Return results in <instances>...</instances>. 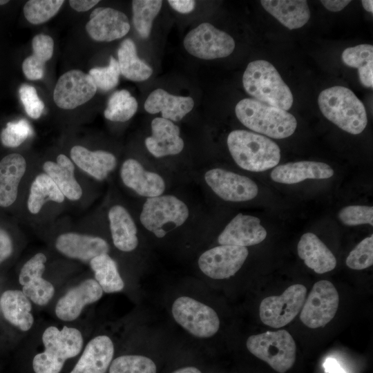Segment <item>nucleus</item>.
Here are the masks:
<instances>
[{
	"label": "nucleus",
	"instance_id": "1",
	"mask_svg": "<svg viewBox=\"0 0 373 373\" xmlns=\"http://www.w3.org/2000/svg\"><path fill=\"white\" fill-rule=\"evenodd\" d=\"M229 151L242 169L260 172L276 166L280 149L271 139L245 130L231 131L227 140Z\"/></svg>",
	"mask_w": 373,
	"mask_h": 373
},
{
	"label": "nucleus",
	"instance_id": "2",
	"mask_svg": "<svg viewBox=\"0 0 373 373\" xmlns=\"http://www.w3.org/2000/svg\"><path fill=\"white\" fill-rule=\"evenodd\" d=\"M242 84L245 91L258 102L285 111L293 104L291 90L276 68L265 60L248 64L242 76Z\"/></svg>",
	"mask_w": 373,
	"mask_h": 373
},
{
	"label": "nucleus",
	"instance_id": "3",
	"mask_svg": "<svg viewBox=\"0 0 373 373\" xmlns=\"http://www.w3.org/2000/svg\"><path fill=\"white\" fill-rule=\"evenodd\" d=\"M318 103L323 115L341 129L357 135L367 123L364 104L349 88L335 86L321 92Z\"/></svg>",
	"mask_w": 373,
	"mask_h": 373
},
{
	"label": "nucleus",
	"instance_id": "4",
	"mask_svg": "<svg viewBox=\"0 0 373 373\" xmlns=\"http://www.w3.org/2000/svg\"><path fill=\"white\" fill-rule=\"evenodd\" d=\"M239 121L248 128L275 139L291 135L297 126L295 117L287 111L254 99L245 98L235 108Z\"/></svg>",
	"mask_w": 373,
	"mask_h": 373
},
{
	"label": "nucleus",
	"instance_id": "5",
	"mask_svg": "<svg viewBox=\"0 0 373 373\" xmlns=\"http://www.w3.org/2000/svg\"><path fill=\"white\" fill-rule=\"evenodd\" d=\"M45 351L37 354L32 361L35 373H59L65 361L77 356L83 345L80 332L72 327H48L42 335Z\"/></svg>",
	"mask_w": 373,
	"mask_h": 373
},
{
	"label": "nucleus",
	"instance_id": "6",
	"mask_svg": "<svg viewBox=\"0 0 373 373\" xmlns=\"http://www.w3.org/2000/svg\"><path fill=\"white\" fill-rule=\"evenodd\" d=\"M189 216L186 204L172 195L147 198L140 220L143 227L161 238L173 228L182 225Z\"/></svg>",
	"mask_w": 373,
	"mask_h": 373
},
{
	"label": "nucleus",
	"instance_id": "7",
	"mask_svg": "<svg viewBox=\"0 0 373 373\" xmlns=\"http://www.w3.org/2000/svg\"><path fill=\"white\" fill-rule=\"evenodd\" d=\"M246 345L253 355L279 373L286 372L294 364L296 345L285 329L250 336Z\"/></svg>",
	"mask_w": 373,
	"mask_h": 373
},
{
	"label": "nucleus",
	"instance_id": "8",
	"mask_svg": "<svg viewBox=\"0 0 373 373\" xmlns=\"http://www.w3.org/2000/svg\"><path fill=\"white\" fill-rule=\"evenodd\" d=\"M175 321L185 330L198 338H209L217 333L220 319L209 306L188 296L178 298L172 305Z\"/></svg>",
	"mask_w": 373,
	"mask_h": 373
},
{
	"label": "nucleus",
	"instance_id": "9",
	"mask_svg": "<svg viewBox=\"0 0 373 373\" xmlns=\"http://www.w3.org/2000/svg\"><path fill=\"white\" fill-rule=\"evenodd\" d=\"M184 46L193 56L209 60L231 55L235 48V41L227 32L209 23H202L187 33Z\"/></svg>",
	"mask_w": 373,
	"mask_h": 373
},
{
	"label": "nucleus",
	"instance_id": "10",
	"mask_svg": "<svg viewBox=\"0 0 373 373\" xmlns=\"http://www.w3.org/2000/svg\"><path fill=\"white\" fill-rule=\"evenodd\" d=\"M306 294V287L303 285L296 284L287 287L280 296L265 298L259 307L261 321L273 328L287 325L302 309Z\"/></svg>",
	"mask_w": 373,
	"mask_h": 373
},
{
	"label": "nucleus",
	"instance_id": "11",
	"mask_svg": "<svg viewBox=\"0 0 373 373\" xmlns=\"http://www.w3.org/2000/svg\"><path fill=\"white\" fill-rule=\"evenodd\" d=\"M338 303V294L334 285L328 280H319L305 300L300 319L312 329L324 327L334 318Z\"/></svg>",
	"mask_w": 373,
	"mask_h": 373
},
{
	"label": "nucleus",
	"instance_id": "12",
	"mask_svg": "<svg viewBox=\"0 0 373 373\" xmlns=\"http://www.w3.org/2000/svg\"><path fill=\"white\" fill-rule=\"evenodd\" d=\"M248 254L247 247L219 245L203 252L198 262L202 272L208 277L225 279L241 268Z\"/></svg>",
	"mask_w": 373,
	"mask_h": 373
},
{
	"label": "nucleus",
	"instance_id": "13",
	"mask_svg": "<svg viewBox=\"0 0 373 373\" xmlns=\"http://www.w3.org/2000/svg\"><path fill=\"white\" fill-rule=\"evenodd\" d=\"M97 89L89 74L79 70H70L58 79L53 99L56 105L62 109H74L91 99Z\"/></svg>",
	"mask_w": 373,
	"mask_h": 373
},
{
	"label": "nucleus",
	"instance_id": "14",
	"mask_svg": "<svg viewBox=\"0 0 373 373\" xmlns=\"http://www.w3.org/2000/svg\"><path fill=\"white\" fill-rule=\"evenodd\" d=\"M204 180L211 189L226 201H248L258 193V186L252 180L222 169L207 171Z\"/></svg>",
	"mask_w": 373,
	"mask_h": 373
},
{
	"label": "nucleus",
	"instance_id": "15",
	"mask_svg": "<svg viewBox=\"0 0 373 373\" xmlns=\"http://www.w3.org/2000/svg\"><path fill=\"white\" fill-rule=\"evenodd\" d=\"M85 28L93 39L112 41L128 32L130 23L124 12L112 8L99 7L92 11Z\"/></svg>",
	"mask_w": 373,
	"mask_h": 373
},
{
	"label": "nucleus",
	"instance_id": "16",
	"mask_svg": "<svg viewBox=\"0 0 373 373\" xmlns=\"http://www.w3.org/2000/svg\"><path fill=\"white\" fill-rule=\"evenodd\" d=\"M46 260L44 254H36L23 265L19 276L23 293L39 305L47 304L55 293L53 285L42 278Z\"/></svg>",
	"mask_w": 373,
	"mask_h": 373
},
{
	"label": "nucleus",
	"instance_id": "17",
	"mask_svg": "<svg viewBox=\"0 0 373 373\" xmlns=\"http://www.w3.org/2000/svg\"><path fill=\"white\" fill-rule=\"evenodd\" d=\"M267 236L258 218L238 213L225 227L218 238L220 245L252 246L262 242Z\"/></svg>",
	"mask_w": 373,
	"mask_h": 373
},
{
	"label": "nucleus",
	"instance_id": "18",
	"mask_svg": "<svg viewBox=\"0 0 373 373\" xmlns=\"http://www.w3.org/2000/svg\"><path fill=\"white\" fill-rule=\"evenodd\" d=\"M55 247L64 256L86 262L109 251V245L104 239L76 232L60 234L56 239Z\"/></svg>",
	"mask_w": 373,
	"mask_h": 373
},
{
	"label": "nucleus",
	"instance_id": "19",
	"mask_svg": "<svg viewBox=\"0 0 373 373\" xmlns=\"http://www.w3.org/2000/svg\"><path fill=\"white\" fill-rule=\"evenodd\" d=\"M151 136L145 139V146L155 157L179 154L184 149V141L180 136V128L172 121L155 117L151 122Z\"/></svg>",
	"mask_w": 373,
	"mask_h": 373
},
{
	"label": "nucleus",
	"instance_id": "20",
	"mask_svg": "<svg viewBox=\"0 0 373 373\" xmlns=\"http://www.w3.org/2000/svg\"><path fill=\"white\" fill-rule=\"evenodd\" d=\"M120 178L125 186L141 196L147 198L162 195L165 190L164 179L157 173L145 170L136 160H126L120 169Z\"/></svg>",
	"mask_w": 373,
	"mask_h": 373
},
{
	"label": "nucleus",
	"instance_id": "21",
	"mask_svg": "<svg viewBox=\"0 0 373 373\" xmlns=\"http://www.w3.org/2000/svg\"><path fill=\"white\" fill-rule=\"evenodd\" d=\"M103 290L95 280L87 279L71 289L57 302L55 314L61 320L70 321L76 319L83 308L97 301Z\"/></svg>",
	"mask_w": 373,
	"mask_h": 373
},
{
	"label": "nucleus",
	"instance_id": "22",
	"mask_svg": "<svg viewBox=\"0 0 373 373\" xmlns=\"http://www.w3.org/2000/svg\"><path fill=\"white\" fill-rule=\"evenodd\" d=\"M114 354L111 339L98 336L88 342L70 373H106Z\"/></svg>",
	"mask_w": 373,
	"mask_h": 373
},
{
	"label": "nucleus",
	"instance_id": "23",
	"mask_svg": "<svg viewBox=\"0 0 373 373\" xmlns=\"http://www.w3.org/2000/svg\"><path fill=\"white\" fill-rule=\"evenodd\" d=\"M70 157L79 169L99 181L105 180L117 166V159L113 153L102 150L90 151L80 145L71 148Z\"/></svg>",
	"mask_w": 373,
	"mask_h": 373
},
{
	"label": "nucleus",
	"instance_id": "24",
	"mask_svg": "<svg viewBox=\"0 0 373 373\" xmlns=\"http://www.w3.org/2000/svg\"><path fill=\"white\" fill-rule=\"evenodd\" d=\"M25 157L10 153L0 161V207H8L17 200L19 186L26 171Z\"/></svg>",
	"mask_w": 373,
	"mask_h": 373
},
{
	"label": "nucleus",
	"instance_id": "25",
	"mask_svg": "<svg viewBox=\"0 0 373 373\" xmlns=\"http://www.w3.org/2000/svg\"><path fill=\"white\" fill-rule=\"evenodd\" d=\"M42 169L66 198L70 201H78L82 198L83 190L75 178V164L67 155L61 153L57 156L55 161H46Z\"/></svg>",
	"mask_w": 373,
	"mask_h": 373
},
{
	"label": "nucleus",
	"instance_id": "26",
	"mask_svg": "<svg viewBox=\"0 0 373 373\" xmlns=\"http://www.w3.org/2000/svg\"><path fill=\"white\" fill-rule=\"evenodd\" d=\"M333 175V169L325 163L300 161L276 166L270 177L274 182L291 184L306 179H327Z\"/></svg>",
	"mask_w": 373,
	"mask_h": 373
},
{
	"label": "nucleus",
	"instance_id": "27",
	"mask_svg": "<svg viewBox=\"0 0 373 373\" xmlns=\"http://www.w3.org/2000/svg\"><path fill=\"white\" fill-rule=\"evenodd\" d=\"M191 97L177 96L157 88L152 91L144 102V109L151 114L162 113V117L180 121L193 108Z\"/></svg>",
	"mask_w": 373,
	"mask_h": 373
},
{
	"label": "nucleus",
	"instance_id": "28",
	"mask_svg": "<svg viewBox=\"0 0 373 373\" xmlns=\"http://www.w3.org/2000/svg\"><path fill=\"white\" fill-rule=\"evenodd\" d=\"M113 242L124 252L133 251L138 245L137 229L127 209L122 205L112 206L108 212Z\"/></svg>",
	"mask_w": 373,
	"mask_h": 373
},
{
	"label": "nucleus",
	"instance_id": "29",
	"mask_svg": "<svg viewBox=\"0 0 373 373\" xmlns=\"http://www.w3.org/2000/svg\"><path fill=\"white\" fill-rule=\"evenodd\" d=\"M298 256L317 274L333 270L336 259L327 247L313 233H304L297 247Z\"/></svg>",
	"mask_w": 373,
	"mask_h": 373
},
{
	"label": "nucleus",
	"instance_id": "30",
	"mask_svg": "<svg viewBox=\"0 0 373 373\" xmlns=\"http://www.w3.org/2000/svg\"><path fill=\"white\" fill-rule=\"evenodd\" d=\"M264 9L289 30L303 27L310 18L305 0H262Z\"/></svg>",
	"mask_w": 373,
	"mask_h": 373
},
{
	"label": "nucleus",
	"instance_id": "31",
	"mask_svg": "<svg viewBox=\"0 0 373 373\" xmlns=\"http://www.w3.org/2000/svg\"><path fill=\"white\" fill-rule=\"evenodd\" d=\"M1 311L5 318L22 331L30 329L34 318L31 314V303L23 291L8 290L0 299Z\"/></svg>",
	"mask_w": 373,
	"mask_h": 373
},
{
	"label": "nucleus",
	"instance_id": "32",
	"mask_svg": "<svg viewBox=\"0 0 373 373\" xmlns=\"http://www.w3.org/2000/svg\"><path fill=\"white\" fill-rule=\"evenodd\" d=\"M66 198L54 181L45 173L36 175L32 181L27 199V209L32 215L38 214L48 202L63 203Z\"/></svg>",
	"mask_w": 373,
	"mask_h": 373
},
{
	"label": "nucleus",
	"instance_id": "33",
	"mask_svg": "<svg viewBox=\"0 0 373 373\" xmlns=\"http://www.w3.org/2000/svg\"><path fill=\"white\" fill-rule=\"evenodd\" d=\"M120 73L126 79L134 82L148 79L153 69L137 55L136 46L131 39H124L117 50Z\"/></svg>",
	"mask_w": 373,
	"mask_h": 373
},
{
	"label": "nucleus",
	"instance_id": "34",
	"mask_svg": "<svg viewBox=\"0 0 373 373\" xmlns=\"http://www.w3.org/2000/svg\"><path fill=\"white\" fill-rule=\"evenodd\" d=\"M342 61L347 66L356 68L361 84L367 88L373 87V46L360 44L345 48Z\"/></svg>",
	"mask_w": 373,
	"mask_h": 373
},
{
	"label": "nucleus",
	"instance_id": "35",
	"mask_svg": "<svg viewBox=\"0 0 373 373\" xmlns=\"http://www.w3.org/2000/svg\"><path fill=\"white\" fill-rule=\"evenodd\" d=\"M95 280L106 293L117 292L123 289L124 284L115 260L108 254H102L90 261Z\"/></svg>",
	"mask_w": 373,
	"mask_h": 373
},
{
	"label": "nucleus",
	"instance_id": "36",
	"mask_svg": "<svg viewBox=\"0 0 373 373\" xmlns=\"http://www.w3.org/2000/svg\"><path fill=\"white\" fill-rule=\"evenodd\" d=\"M137 106L136 99L128 90H117L109 97L104 115L110 121L124 122L135 115Z\"/></svg>",
	"mask_w": 373,
	"mask_h": 373
},
{
	"label": "nucleus",
	"instance_id": "37",
	"mask_svg": "<svg viewBox=\"0 0 373 373\" xmlns=\"http://www.w3.org/2000/svg\"><path fill=\"white\" fill-rule=\"evenodd\" d=\"M162 6L161 0L132 1L133 23L136 31L144 39L149 37L153 21Z\"/></svg>",
	"mask_w": 373,
	"mask_h": 373
},
{
	"label": "nucleus",
	"instance_id": "38",
	"mask_svg": "<svg viewBox=\"0 0 373 373\" xmlns=\"http://www.w3.org/2000/svg\"><path fill=\"white\" fill-rule=\"evenodd\" d=\"M64 3L63 0H30L23 6V14L30 23L41 24L54 17Z\"/></svg>",
	"mask_w": 373,
	"mask_h": 373
},
{
	"label": "nucleus",
	"instance_id": "39",
	"mask_svg": "<svg viewBox=\"0 0 373 373\" xmlns=\"http://www.w3.org/2000/svg\"><path fill=\"white\" fill-rule=\"evenodd\" d=\"M109 373H156V365L144 356L124 355L111 362Z\"/></svg>",
	"mask_w": 373,
	"mask_h": 373
},
{
	"label": "nucleus",
	"instance_id": "40",
	"mask_svg": "<svg viewBox=\"0 0 373 373\" xmlns=\"http://www.w3.org/2000/svg\"><path fill=\"white\" fill-rule=\"evenodd\" d=\"M33 133L29 122L24 119L10 122L0 134L2 144L7 147L15 148L20 146Z\"/></svg>",
	"mask_w": 373,
	"mask_h": 373
},
{
	"label": "nucleus",
	"instance_id": "41",
	"mask_svg": "<svg viewBox=\"0 0 373 373\" xmlns=\"http://www.w3.org/2000/svg\"><path fill=\"white\" fill-rule=\"evenodd\" d=\"M88 74L97 88L108 91L118 84L121 73L117 61L111 56L107 66L91 68Z\"/></svg>",
	"mask_w": 373,
	"mask_h": 373
},
{
	"label": "nucleus",
	"instance_id": "42",
	"mask_svg": "<svg viewBox=\"0 0 373 373\" xmlns=\"http://www.w3.org/2000/svg\"><path fill=\"white\" fill-rule=\"evenodd\" d=\"M373 264V236L371 235L361 241L350 253L346 265L355 270L365 269Z\"/></svg>",
	"mask_w": 373,
	"mask_h": 373
},
{
	"label": "nucleus",
	"instance_id": "43",
	"mask_svg": "<svg viewBox=\"0 0 373 373\" xmlns=\"http://www.w3.org/2000/svg\"><path fill=\"white\" fill-rule=\"evenodd\" d=\"M340 221L347 226L369 224L373 225V207L352 205L342 208L338 213Z\"/></svg>",
	"mask_w": 373,
	"mask_h": 373
},
{
	"label": "nucleus",
	"instance_id": "44",
	"mask_svg": "<svg viewBox=\"0 0 373 373\" xmlns=\"http://www.w3.org/2000/svg\"><path fill=\"white\" fill-rule=\"evenodd\" d=\"M19 94L27 115L35 119L39 118L44 111V104L39 97L36 88L24 84L19 87Z\"/></svg>",
	"mask_w": 373,
	"mask_h": 373
},
{
	"label": "nucleus",
	"instance_id": "45",
	"mask_svg": "<svg viewBox=\"0 0 373 373\" xmlns=\"http://www.w3.org/2000/svg\"><path fill=\"white\" fill-rule=\"evenodd\" d=\"M32 56L46 64L53 55L54 41L51 37L47 35L39 34L32 40Z\"/></svg>",
	"mask_w": 373,
	"mask_h": 373
},
{
	"label": "nucleus",
	"instance_id": "46",
	"mask_svg": "<svg viewBox=\"0 0 373 373\" xmlns=\"http://www.w3.org/2000/svg\"><path fill=\"white\" fill-rule=\"evenodd\" d=\"M22 70L27 79L39 80L44 76L45 63L30 55L23 60Z\"/></svg>",
	"mask_w": 373,
	"mask_h": 373
},
{
	"label": "nucleus",
	"instance_id": "47",
	"mask_svg": "<svg viewBox=\"0 0 373 373\" xmlns=\"http://www.w3.org/2000/svg\"><path fill=\"white\" fill-rule=\"evenodd\" d=\"M12 251V242L9 234L0 228V264L7 259Z\"/></svg>",
	"mask_w": 373,
	"mask_h": 373
},
{
	"label": "nucleus",
	"instance_id": "48",
	"mask_svg": "<svg viewBox=\"0 0 373 373\" xmlns=\"http://www.w3.org/2000/svg\"><path fill=\"white\" fill-rule=\"evenodd\" d=\"M167 2L173 9L182 14L192 12L195 6L193 0H169Z\"/></svg>",
	"mask_w": 373,
	"mask_h": 373
},
{
	"label": "nucleus",
	"instance_id": "49",
	"mask_svg": "<svg viewBox=\"0 0 373 373\" xmlns=\"http://www.w3.org/2000/svg\"><path fill=\"white\" fill-rule=\"evenodd\" d=\"M99 1L98 0H70V6L73 9L77 12H86L96 6Z\"/></svg>",
	"mask_w": 373,
	"mask_h": 373
},
{
	"label": "nucleus",
	"instance_id": "50",
	"mask_svg": "<svg viewBox=\"0 0 373 373\" xmlns=\"http://www.w3.org/2000/svg\"><path fill=\"white\" fill-rule=\"evenodd\" d=\"M351 1L348 0H321L325 8L332 12H338L347 6Z\"/></svg>",
	"mask_w": 373,
	"mask_h": 373
},
{
	"label": "nucleus",
	"instance_id": "51",
	"mask_svg": "<svg viewBox=\"0 0 373 373\" xmlns=\"http://www.w3.org/2000/svg\"><path fill=\"white\" fill-rule=\"evenodd\" d=\"M325 372L328 373H345L339 364L333 358H328L324 363Z\"/></svg>",
	"mask_w": 373,
	"mask_h": 373
},
{
	"label": "nucleus",
	"instance_id": "52",
	"mask_svg": "<svg viewBox=\"0 0 373 373\" xmlns=\"http://www.w3.org/2000/svg\"><path fill=\"white\" fill-rule=\"evenodd\" d=\"M172 373H202L200 370L195 367H184L180 368Z\"/></svg>",
	"mask_w": 373,
	"mask_h": 373
},
{
	"label": "nucleus",
	"instance_id": "53",
	"mask_svg": "<svg viewBox=\"0 0 373 373\" xmlns=\"http://www.w3.org/2000/svg\"><path fill=\"white\" fill-rule=\"evenodd\" d=\"M362 5L363 8L369 12L372 13L373 12V1L372 0H363L361 1Z\"/></svg>",
	"mask_w": 373,
	"mask_h": 373
},
{
	"label": "nucleus",
	"instance_id": "54",
	"mask_svg": "<svg viewBox=\"0 0 373 373\" xmlns=\"http://www.w3.org/2000/svg\"><path fill=\"white\" fill-rule=\"evenodd\" d=\"M8 2H9V1H8V0H0V6L6 4Z\"/></svg>",
	"mask_w": 373,
	"mask_h": 373
}]
</instances>
